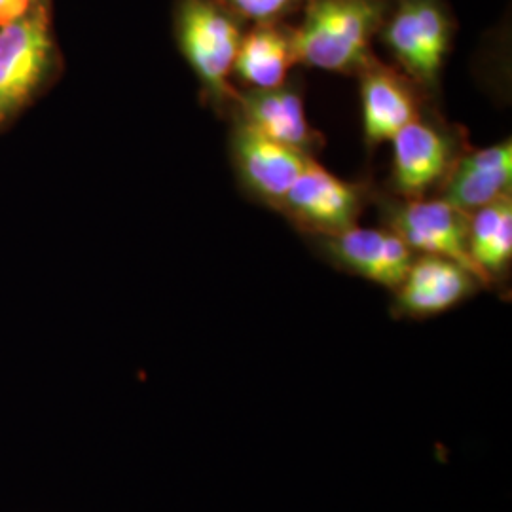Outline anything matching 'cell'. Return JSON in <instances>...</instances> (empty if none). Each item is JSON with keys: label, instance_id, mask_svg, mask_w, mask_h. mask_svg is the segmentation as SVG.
Returning a JSON list of instances; mask_svg holds the SVG:
<instances>
[{"label": "cell", "instance_id": "obj_1", "mask_svg": "<svg viewBox=\"0 0 512 512\" xmlns=\"http://www.w3.org/2000/svg\"><path fill=\"white\" fill-rule=\"evenodd\" d=\"M389 0H306L298 25H291L296 65L325 73L359 76L376 59Z\"/></svg>", "mask_w": 512, "mask_h": 512}, {"label": "cell", "instance_id": "obj_2", "mask_svg": "<svg viewBox=\"0 0 512 512\" xmlns=\"http://www.w3.org/2000/svg\"><path fill=\"white\" fill-rule=\"evenodd\" d=\"M245 29L219 0H179L175 35L186 63L198 76L203 95L215 109L232 110L238 86L232 82Z\"/></svg>", "mask_w": 512, "mask_h": 512}, {"label": "cell", "instance_id": "obj_3", "mask_svg": "<svg viewBox=\"0 0 512 512\" xmlns=\"http://www.w3.org/2000/svg\"><path fill=\"white\" fill-rule=\"evenodd\" d=\"M456 37V19L446 0H391L378 40L395 67L427 97L439 92Z\"/></svg>", "mask_w": 512, "mask_h": 512}, {"label": "cell", "instance_id": "obj_4", "mask_svg": "<svg viewBox=\"0 0 512 512\" xmlns=\"http://www.w3.org/2000/svg\"><path fill=\"white\" fill-rule=\"evenodd\" d=\"M391 145L389 196L401 200L437 196L461 152L469 148L461 129L429 118L427 112L404 126Z\"/></svg>", "mask_w": 512, "mask_h": 512}, {"label": "cell", "instance_id": "obj_5", "mask_svg": "<svg viewBox=\"0 0 512 512\" xmlns=\"http://www.w3.org/2000/svg\"><path fill=\"white\" fill-rule=\"evenodd\" d=\"M385 228L395 232L414 255L442 256L458 262L486 285L469 255V215L439 196L378 200Z\"/></svg>", "mask_w": 512, "mask_h": 512}, {"label": "cell", "instance_id": "obj_6", "mask_svg": "<svg viewBox=\"0 0 512 512\" xmlns=\"http://www.w3.org/2000/svg\"><path fill=\"white\" fill-rule=\"evenodd\" d=\"M372 190L349 183L311 160L285 194L277 213L313 238H327L357 226Z\"/></svg>", "mask_w": 512, "mask_h": 512}, {"label": "cell", "instance_id": "obj_7", "mask_svg": "<svg viewBox=\"0 0 512 512\" xmlns=\"http://www.w3.org/2000/svg\"><path fill=\"white\" fill-rule=\"evenodd\" d=\"M52 37L44 0L0 27V126L31 99L52 63Z\"/></svg>", "mask_w": 512, "mask_h": 512}, {"label": "cell", "instance_id": "obj_8", "mask_svg": "<svg viewBox=\"0 0 512 512\" xmlns=\"http://www.w3.org/2000/svg\"><path fill=\"white\" fill-rule=\"evenodd\" d=\"M232 120L230 152L239 183L253 200L277 211L298 175L315 158L275 143L238 116Z\"/></svg>", "mask_w": 512, "mask_h": 512}, {"label": "cell", "instance_id": "obj_9", "mask_svg": "<svg viewBox=\"0 0 512 512\" xmlns=\"http://www.w3.org/2000/svg\"><path fill=\"white\" fill-rule=\"evenodd\" d=\"M315 239L319 251L336 268L359 275L391 291L401 285L416 256L403 239L385 226H351L340 234Z\"/></svg>", "mask_w": 512, "mask_h": 512}, {"label": "cell", "instance_id": "obj_10", "mask_svg": "<svg viewBox=\"0 0 512 512\" xmlns=\"http://www.w3.org/2000/svg\"><path fill=\"white\" fill-rule=\"evenodd\" d=\"M359 82L366 147L391 141L425 112L423 103L429 97L406 74L378 57L359 73Z\"/></svg>", "mask_w": 512, "mask_h": 512}, {"label": "cell", "instance_id": "obj_11", "mask_svg": "<svg viewBox=\"0 0 512 512\" xmlns=\"http://www.w3.org/2000/svg\"><path fill=\"white\" fill-rule=\"evenodd\" d=\"M275 143L298 150L310 158L325 147V137L313 128L298 86L287 82L274 90H239L230 110Z\"/></svg>", "mask_w": 512, "mask_h": 512}, {"label": "cell", "instance_id": "obj_12", "mask_svg": "<svg viewBox=\"0 0 512 512\" xmlns=\"http://www.w3.org/2000/svg\"><path fill=\"white\" fill-rule=\"evenodd\" d=\"M478 287L480 281L458 262L442 256L416 255L395 289V308L408 317H433L456 308Z\"/></svg>", "mask_w": 512, "mask_h": 512}, {"label": "cell", "instance_id": "obj_13", "mask_svg": "<svg viewBox=\"0 0 512 512\" xmlns=\"http://www.w3.org/2000/svg\"><path fill=\"white\" fill-rule=\"evenodd\" d=\"M511 190L512 143L507 139L494 147L463 150L437 196L471 215Z\"/></svg>", "mask_w": 512, "mask_h": 512}, {"label": "cell", "instance_id": "obj_14", "mask_svg": "<svg viewBox=\"0 0 512 512\" xmlns=\"http://www.w3.org/2000/svg\"><path fill=\"white\" fill-rule=\"evenodd\" d=\"M293 67L291 25H251L239 42L232 78L238 80L239 90H274L289 82Z\"/></svg>", "mask_w": 512, "mask_h": 512}, {"label": "cell", "instance_id": "obj_15", "mask_svg": "<svg viewBox=\"0 0 512 512\" xmlns=\"http://www.w3.org/2000/svg\"><path fill=\"white\" fill-rule=\"evenodd\" d=\"M469 255L486 287L509 274L512 264V194L469 215Z\"/></svg>", "mask_w": 512, "mask_h": 512}, {"label": "cell", "instance_id": "obj_16", "mask_svg": "<svg viewBox=\"0 0 512 512\" xmlns=\"http://www.w3.org/2000/svg\"><path fill=\"white\" fill-rule=\"evenodd\" d=\"M245 25L287 23L300 14L306 0H219Z\"/></svg>", "mask_w": 512, "mask_h": 512}, {"label": "cell", "instance_id": "obj_17", "mask_svg": "<svg viewBox=\"0 0 512 512\" xmlns=\"http://www.w3.org/2000/svg\"><path fill=\"white\" fill-rule=\"evenodd\" d=\"M31 4L33 0H0V27L19 18Z\"/></svg>", "mask_w": 512, "mask_h": 512}, {"label": "cell", "instance_id": "obj_18", "mask_svg": "<svg viewBox=\"0 0 512 512\" xmlns=\"http://www.w3.org/2000/svg\"><path fill=\"white\" fill-rule=\"evenodd\" d=\"M389 2H391V0H389Z\"/></svg>", "mask_w": 512, "mask_h": 512}]
</instances>
